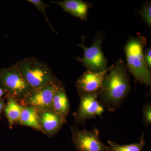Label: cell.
I'll use <instances>...</instances> for the list:
<instances>
[{"label":"cell","instance_id":"cell-1","mask_svg":"<svg viewBox=\"0 0 151 151\" xmlns=\"http://www.w3.org/2000/svg\"><path fill=\"white\" fill-rule=\"evenodd\" d=\"M131 90L127 68L120 60L113 64L105 75L98 101L107 111L115 112L123 105Z\"/></svg>","mask_w":151,"mask_h":151},{"label":"cell","instance_id":"cell-2","mask_svg":"<svg viewBox=\"0 0 151 151\" xmlns=\"http://www.w3.org/2000/svg\"><path fill=\"white\" fill-rule=\"evenodd\" d=\"M147 39L143 36H132L128 39L124 47L127 58V69L134 76L135 81L146 86H151V73L144 56V48Z\"/></svg>","mask_w":151,"mask_h":151},{"label":"cell","instance_id":"cell-3","mask_svg":"<svg viewBox=\"0 0 151 151\" xmlns=\"http://www.w3.org/2000/svg\"><path fill=\"white\" fill-rule=\"evenodd\" d=\"M15 65L33 89L39 88L57 79L45 63L35 58H25Z\"/></svg>","mask_w":151,"mask_h":151},{"label":"cell","instance_id":"cell-4","mask_svg":"<svg viewBox=\"0 0 151 151\" xmlns=\"http://www.w3.org/2000/svg\"><path fill=\"white\" fill-rule=\"evenodd\" d=\"M0 87L20 104L33 89L15 65L0 69Z\"/></svg>","mask_w":151,"mask_h":151},{"label":"cell","instance_id":"cell-5","mask_svg":"<svg viewBox=\"0 0 151 151\" xmlns=\"http://www.w3.org/2000/svg\"><path fill=\"white\" fill-rule=\"evenodd\" d=\"M84 36H82V43L78 45L84 50V57L82 58H77V60L81 62L87 70L100 72L107 69L108 61L102 49V43L104 38L103 33H97L92 46L89 47L84 45Z\"/></svg>","mask_w":151,"mask_h":151},{"label":"cell","instance_id":"cell-6","mask_svg":"<svg viewBox=\"0 0 151 151\" xmlns=\"http://www.w3.org/2000/svg\"><path fill=\"white\" fill-rule=\"evenodd\" d=\"M63 85L62 82L57 78L44 86L33 89L20 105L32 106L39 111H52L53 97Z\"/></svg>","mask_w":151,"mask_h":151},{"label":"cell","instance_id":"cell-7","mask_svg":"<svg viewBox=\"0 0 151 151\" xmlns=\"http://www.w3.org/2000/svg\"><path fill=\"white\" fill-rule=\"evenodd\" d=\"M72 141L78 151H111L108 146L102 142L100 132L96 127L91 131L81 130L77 126L70 127Z\"/></svg>","mask_w":151,"mask_h":151},{"label":"cell","instance_id":"cell-8","mask_svg":"<svg viewBox=\"0 0 151 151\" xmlns=\"http://www.w3.org/2000/svg\"><path fill=\"white\" fill-rule=\"evenodd\" d=\"M99 93H89L81 95L79 107L73 114L74 122L84 126L86 120L94 119L97 116V110L100 105L98 101Z\"/></svg>","mask_w":151,"mask_h":151},{"label":"cell","instance_id":"cell-9","mask_svg":"<svg viewBox=\"0 0 151 151\" xmlns=\"http://www.w3.org/2000/svg\"><path fill=\"white\" fill-rule=\"evenodd\" d=\"M112 65L100 72L86 70L76 82V87L79 96L89 93H100L105 76Z\"/></svg>","mask_w":151,"mask_h":151},{"label":"cell","instance_id":"cell-10","mask_svg":"<svg viewBox=\"0 0 151 151\" xmlns=\"http://www.w3.org/2000/svg\"><path fill=\"white\" fill-rule=\"evenodd\" d=\"M38 116L40 131L49 137L57 134L66 123V117L53 111L38 110Z\"/></svg>","mask_w":151,"mask_h":151},{"label":"cell","instance_id":"cell-11","mask_svg":"<svg viewBox=\"0 0 151 151\" xmlns=\"http://www.w3.org/2000/svg\"><path fill=\"white\" fill-rule=\"evenodd\" d=\"M51 2L56 4L66 12L81 19V20H87L88 10L92 7V5L90 3L81 0H64L61 1H52Z\"/></svg>","mask_w":151,"mask_h":151},{"label":"cell","instance_id":"cell-12","mask_svg":"<svg viewBox=\"0 0 151 151\" xmlns=\"http://www.w3.org/2000/svg\"><path fill=\"white\" fill-rule=\"evenodd\" d=\"M20 116L16 124L31 127L40 131L39 123L38 110L29 105H22Z\"/></svg>","mask_w":151,"mask_h":151},{"label":"cell","instance_id":"cell-13","mask_svg":"<svg viewBox=\"0 0 151 151\" xmlns=\"http://www.w3.org/2000/svg\"><path fill=\"white\" fill-rule=\"evenodd\" d=\"M52 110L64 117L69 114L70 103L68 98L65 86L63 85L55 94L52 104Z\"/></svg>","mask_w":151,"mask_h":151},{"label":"cell","instance_id":"cell-14","mask_svg":"<svg viewBox=\"0 0 151 151\" xmlns=\"http://www.w3.org/2000/svg\"><path fill=\"white\" fill-rule=\"evenodd\" d=\"M5 96L7 103L5 105L4 111L8 122L9 127L12 129L14 124H16L18 121L22 106L13 97L10 96Z\"/></svg>","mask_w":151,"mask_h":151},{"label":"cell","instance_id":"cell-15","mask_svg":"<svg viewBox=\"0 0 151 151\" xmlns=\"http://www.w3.org/2000/svg\"><path fill=\"white\" fill-rule=\"evenodd\" d=\"M144 136L145 134L143 133L140 139L139 142L125 145H121L118 143L108 140V147L111 151H142L146 145Z\"/></svg>","mask_w":151,"mask_h":151},{"label":"cell","instance_id":"cell-16","mask_svg":"<svg viewBox=\"0 0 151 151\" xmlns=\"http://www.w3.org/2000/svg\"><path fill=\"white\" fill-rule=\"evenodd\" d=\"M27 1L31 3L32 4H33L39 11H40L43 14L44 16L45 17V20H46L47 22L48 23V24H49L53 32L57 33L56 32L55 30L53 27H52V25L51 24L49 21L48 18L47 17L46 13H45V9H46V8H48L49 7L48 5L46 4L41 0H28Z\"/></svg>","mask_w":151,"mask_h":151},{"label":"cell","instance_id":"cell-17","mask_svg":"<svg viewBox=\"0 0 151 151\" xmlns=\"http://www.w3.org/2000/svg\"><path fill=\"white\" fill-rule=\"evenodd\" d=\"M140 15L144 21L151 28V2L145 3L142 8L140 11Z\"/></svg>","mask_w":151,"mask_h":151},{"label":"cell","instance_id":"cell-18","mask_svg":"<svg viewBox=\"0 0 151 151\" xmlns=\"http://www.w3.org/2000/svg\"><path fill=\"white\" fill-rule=\"evenodd\" d=\"M143 123L145 127H148L151 124V104L146 103L143 108Z\"/></svg>","mask_w":151,"mask_h":151},{"label":"cell","instance_id":"cell-19","mask_svg":"<svg viewBox=\"0 0 151 151\" xmlns=\"http://www.w3.org/2000/svg\"><path fill=\"white\" fill-rule=\"evenodd\" d=\"M144 58L146 65L149 70L151 69V47L147 49V50L144 52Z\"/></svg>","mask_w":151,"mask_h":151},{"label":"cell","instance_id":"cell-20","mask_svg":"<svg viewBox=\"0 0 151 151\" xmlns=\"http://www.w3.org/2000/svg\"><path fill=\"white\" fill-rule=\"evenodd\" d=\"M5 105V104L4 102V99H1L0 100V120L1 119V115L2 113H3L4 111V109Z\"/></svg>","mask_w":151,"mask_h":151},{"label":"cell","instance_id":"cell-21","mask_svg":"<svg viewBox=\"0 0 151 151\" xmlns=\"http://www.w3.org/2000/svg\"><path fill=\"white\" fill-rule=\"evenodd\" d=\"M5 92H4V91L3 90V89L0 87V100H1V98L2 97L3 95H5Z\"/></svg>","mask_w":151,"mask_h":151}]
</instances>
